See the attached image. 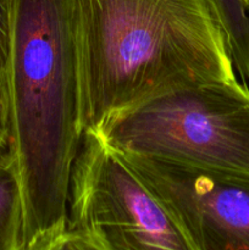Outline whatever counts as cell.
Here are the masks:
<instances>
[{"label": "cell", "mask_w": 249, "mask_h": 250, "mask_svg": "<svg viewBox=\"0 0 249 250\" xmlns=\"http://www.w3.org/2000/svg\"><path fill=\"white\" fill-rule=\"evenodd\" d=\"M82 134L115 112L190 82H232L210 0H76Z\"/></svg>", "instance_id": "6da1fadb"}, {"label": "cell", "mask_w": 249, "mask_h": 250, "mask_svg": "<svg viewBox=\"0 0 249 250\" xmlns=\"http://www.w3.org/2000/svg\"><path fill=\"white\" fill-rule=\"evenodd\" d=\"M7 81L24 246L67 225L82 138L76 0H15Z\"/></svg>", "instance_id": "7a4b0ae2"}, {"label": "cell", "mask_w": 249, "mask_h": 250, "mask_svg": "<svg viewBox=\"0 0 249 250\" xmlns=\"http://www.w3.org/2000/svg\"><path fill=\"white\" fill-rule=\"evenodd\" d=\"M93 132L116 153L249 175V89L237 80L161 90Z\"/></svg>", "instance_id": "3957f363"}, {"label": "cell", "mask_w": 249, "mask_h": 250, "mask_svg": "<svg viewBox=\"0 0 249 250\" xmlns=\"http://www.w3.org/2000/svg\"><path fill=\"white\" fill-rule=\"evenodd\" d=\"M66 227L105 250H194L160 200L93 131L82 134L73 164Z\"/></svg>", "instance_id": "277c9868"}, {"label": "cell", "mask_w": 249, "mask_h": 250, "mask_svg": "<svg viewBox=\"0 0 249 250\" xmlns=\"http://www.w3.org/2000/svg\"><path fill=\"white\" fill-rule=\"evenodd\" d=\"M117 154L168 210L194 250H249V175Z\"/></svg>", "instance_id": "5b68a950"}, {"label": "cell", "mask_w": 249, "mask_h": 250, "mask_svg": "<svg viewBox=\"0 0 249 250\" xmlns=\"http://www.w3.org/2000/svg\"><path fill=\"white\" fill-rule=\"evenodd\" d=\"M24 209L15 158L0 161V250H22Z\"/></svg>", "instance_id": "8992f818"}, {"label": "cell", "mask_w": 249, "mask_h": 250, "mask_svg": "<svg viewBox=\"0 0 249 250\" xmlns=\"http://www.w3.org/2000/svg\"><path fill=\"white\" fill-rule=\"evenodd\" d=\"M22 250H105L93 239L67 227L36 237Z\"/></svg>", "instance_id": "52a82bcc"}, {"label": "cell", "mask_w": 249, "mask_h": 250, "mask_svg": "<svg viewBox=\"0 0 249 250\" xmlns=\"http://www.w3.org/2000/svg\"><path fill=\"white\" fill-rule=\"evenodd\" d=\"M15 158L7 73L0 71V161Z\"/></svg>", "instance_id": "ba28073f"}, {"label": "cell", "mask_w": 249, "mask_h": 250, "mask_svg": "<svg viewBox=\"0 0 249 250\" xmlns=\"http://www.w3.org/2000/svg\"><path fill=\"white\" fill-rule=\"evenodd\" d=\"M15 0H0V71L7 73Z\"/></svg>", "instance_id": "9c48e42d"}, {"label": "cell", "mask_w": 249, "mask_h": 250, "mask_svg": "<svg viewBox=\"0 0 249 250\" xmlns=\"http://www.w3.org/2000/svg\"><path fill=\"white\" fill-rule=\"evenodd\" d=\"M241 1L243 2L244 6H246L247 9H248V11H249V0H241Z\"/></svg>", "instance_id": "30bf717a"}]
</instances>
